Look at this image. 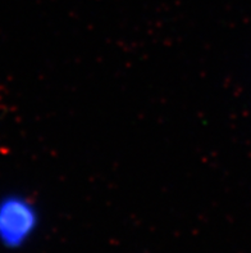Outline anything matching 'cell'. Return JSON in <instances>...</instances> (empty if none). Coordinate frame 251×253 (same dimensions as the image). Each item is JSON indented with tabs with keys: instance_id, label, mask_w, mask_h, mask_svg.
Instances as JSON below:
<instances>
[{
	"instance_id": "6da1fadb",
	"label": "cell",
	"mask_w": 251,
	"mask_h": 253,
	"mask_svg": "<svg viewBox=\"0 0 251 253\" xmlns=\"http://www.w3.org/2000/svg\"><path fill=\"white\" fill-rule=\"evenodd\" d=\"M35 209L22 198L5 199L0 205V241L8 247H19L35 230Z\"/></svg>"
}]
</instances>
